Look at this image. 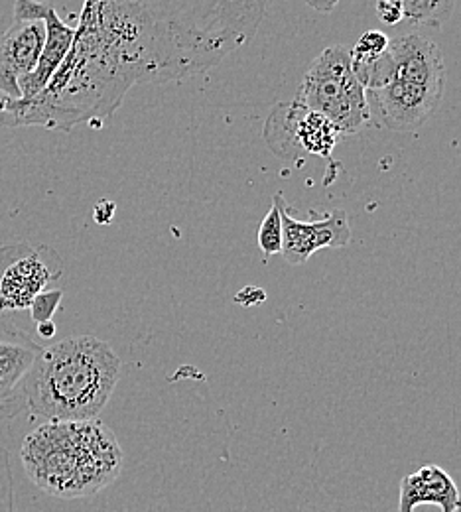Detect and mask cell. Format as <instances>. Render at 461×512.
Wrapping results in <instances>:
<instances>
[{
  "instance_id": "obj_7",
  "label": "cell",
  "mask_w": 461,
  "mask_h": 512,
  "mask_svg": "<svg viewBox=\"0 0 461 512\" xmlns=\"http://www.w3.org/2000/svg\"><path fill=\"white\" fill-rule=\"evenodd\" d=\"M62 272L60 256L46 247L24 241L0 247V314L30 310Z\"/></svg>"
},
{
  "instance_id": "obj_21",
  "label": "cell",
  "mask_w": 461,
  "mask_h": 512,
  "mask_svg": "<svg viewBox=\"0 0 461 512\" xmlns=\"http://www.w3.org/2000/svg\"><path fill=\"white\" fill-rule=\"evenodd\" d=\"M38 335L44 337V339H52L56 335V323L54 321H44V323H38Z\"/></svg>"
},
{
  "instance_id": "obj_16",
  "label": "cell",
  "mask_w": 461,
  "mask_h": 512,
  "mask_svg": "<svg viewBox=\"0 0 461 512\" xmlns=\"http://www.w3.org/2000/svg\"><path fill=\"white\" fill-rule=\"evenodd\" d=\"M64 292L62 290H46L42 292L30 306V316L36 323L54 321V316L62 304Z\"/></svg>"
},
{
  "instance_id": "obj_20",
  "label": "cell",
  "mask_w": 461,
  "mask_h": 512,
  "mask_svg": "<svg viewBox=\"0 0 461 512\" xmlns=\"http://www.w3.org/2000/svg\"><path fill=\"white\" fill-rule=\"evenodd\" d=\"M115 215V203L113 201H101L95 207V219L97 223H109L111 217Z\"/></svg>"
},
{
  "instance_id": "obj_8",
  "label": "cell",
  "mask_w": 461,
  "mask_h": 512,
  "mask_svg": "<svg viewBox=\"0 0 461 512\" xmlns=\"http://www.w3.org/2000/svg\"><path fill=\"white\" fill-rule=\"evenodd\" d=\"M44 42V20L12 16V24L0 34V111L22 99L20 81L38 65Z\"/></svg>"
},
{
  "instance_id": "obj_22",
  "label": "cell",
  "mask_w": 461,
  "mask_h": 512,
  "mask_svg": "<svg viewBox=\"0 0 461 512\" xmlns=\"http://www.w3.org/2000/svg\"><path fill=\"white\" fill-rule=\"evenodd\" d=\"M308 6H312V8H316V10H320V12H330L333 10L335 6H337V2H312V0H308Z\"/></svg>"
},
{
  "instance_id": "obj_10",
  "label": "cell",
  "mask_w": 461,
  "mask_h": 512,
  "mask_svg": "<svg viewBox=\"0 0 461 512\" xmlns=\"http://www.w3.org/2000/svg\"><path fill=\"white\" fill-rule=\"evenodd\" d=\"M42 349L6 314H0V420L26 410L24 381Z\"/></svg>"
},
{
  "instance_id": "obj_9",
  "label": "cell",
  "mask_w": 461,
  "mask_h": 512,
  "mask_svg": "<svg viewBox=\"0 0 461 512\" xmlns=\"http://www.w3.org/2000/svg\"><path fill=\"white\" fill-rule=\"evenodd\" d=\"M282 217V256L288 264H304L322 249H341L351 241V227L345 211L335 209L316 221H298L288 213L282 195H274Z\"/></svg>"
},
{
  "instance_id": "obj_2",
  "label": "cell",
  "mask_w": 461,
  "mask_h": 512,
  "mask_svg": "<svg viewBox=\"0 0 461 512\" xmlns=\"http://www.w3.org/2000/svg\"><path fill=\"white\" fill-rule=\"evenodd\" d=\"M266 2H127L142 83L184 79L219 64L261 26Z\"/></svg>"
},
{
  "instance_id": "obj_23",
  "label": "cell",
  "mask_w": 461,
  "mask_h": 512,
  "mask_svg": "<svg viewBox=\"0 0 461 512\" xmlns=\"http://www.w3.org/2000/svg\"><path fill=\"white\" fill-rule=\"evenodd\" d=\"M456 512H461V501H460V505H458V509H456Z\"/></svg>"
},
{
  "instance_id": "obj_12",
  "label": "cell",
  "mask_w": 461,
  "mask_h": 512,
  "mask_svg": "<svg viewBox=\"0 0 461 512\" xmlns=\"http://www.w3.org/2000/svg\"><path fill=\"white\" fill-rule=\"evenodd\" d=\"M460 501L456 481L440 465H424L400 481L398 512H414L422 505L440 507L442 512H456Z\"/></svg>"
},
{
  "instance_id": "obj_6",
  "label": "cell",
  "mask_w": 461,
  "mask_h": 512,
  "mask_svg": "<svg viewBox=\"0 0 461 512\" xmlns=\"http://www.w3.org/2000/svg\"><path fill=\"white\" fill-rule=\"evenodd\" d=\"M296 103L326 117L333 127L355 134L371 125L367 93L357 81L347 46L326 48L302 77Z\"/></svg>"
},
{
  "instance_id": "obj_18",
  "label": "cell",
  "mask_w": 461,
  "mask_h": 512,
  "mask_svg": "<svg viewBox=\"0 0 461 512\" xmlns=\"http://www.w3.org/2000/svg\"><path fill=\"white\" fill-rule=\"evenodd\" d=\"M377 16L379 20H383L385 24H396L404 18L402 14V0H381L377 2Z\"/></svg>"
},
{
  "instance_id": "obj_17",
  "label": "cell",
  "mask_w": 461,
  "mask_h": 512,
  "mask_svg": "<svg viewBox=\"0 0 461 512\" xmlns=\"http://www.w3.org/2000/svg\"><path fill=\"white\" fill-rule=\"evenodd\" d=\"M389 46H391V40L387 34H383L379 30H369L349 50L359 56H379V54H385L389 50Z\"/></svg>"
},
{
  "instance_id": "obj_19",
  "label": "cell",
  "mask_w": 461,
  "mask_h": 512,
  "mask_svg": "<svg viewBox=\"0 0 461 512\" xmlns=\"http://www.w3.org/2000/svg\"><path fill=\"white\" fill-rule=\"evenodd\" d=\"M235 300L243 306H257V304H263L266 300V292L263 288H257V286H247L235 296Z\"/></svg>"
},
{
  "instance_id": "obj_5",
  "label": "cell",
  "mask_w": 461,
  "mask_h": 512,
  "mask_svg": "<svg viewBox=\"0 0 461 512\" xmlns=\"http://www.w3.org/2000/svg\"><path fill=\"white\" fill-rule=\"evenodd\" d=\"M395 75L387 87L367 93L371 119L396 132L422 127L440 107L446 87V64L436 42L406 34L391 40Z\"/></svg>"
},
{
  "instance_id": "obj_4",
  "label": "cell",
  "mask_w": 461,
  "mask_h": 512,
  "mask_svg": "<svg viewBox=\"0 0 461 512\" xmlns=\"http://www.w3.org/2000/svg\"><path fill=\"white\" fill-rule=\"evenodd\" d=\"M20 459L38 489L73 501L95 497L115 483L125 453L115 434L99 420L44 422L24 438Z\"/></svg>"
},
{
  "instance_id": "obj_14",
  "label": "cell",
  "mask_w": 461,
  "mask_h": 512,
  "mask_svg": "<svg viewBox=\"0 0 461 512\" xmlns=\"http://www.w3.org/2000/svg\"><path fill=\"white\" fill-rule=\"evenodd\" d=\"M456 4L452 0H402V14L412 24L442 28Z\"/></svg>"
},
{
  "instance_id": "obj_13",
  "label": "cell",
  "mask_w": 461,
  "mask_h": 512,
  "mask_svg": "<svg viewBox=\"0 0 461 512\" xmlns=\"http://www.w3.org/2000/svg\"><path fill=\"white\" fill-rule=\"evenodd\" d=\"M46 24V42L40 54L38 65L34 71L20 81V95L22 99L18 103H28L36 99L52 81L60 65L64 64L67 52L75 38V28L67 26L66 22L58 16L56 8L50 4L44 16Z\"/></svg>"
},
{
  "instance_id": "obj_15",
  "label": "cell",
  "mask_w": 461,
  "mask_h": 512,
  "mask_svg": "<svg viewBox=\"0 0 461 512\" xmlns=\"http://www.w3.org/2000/svg\"><path fill=\"white\" fill-rule=\"evenodd\" d=\"M259 247L266 256L282 255V217L280 207L272 203L259 227Z\"/></svg>"
},
{
  "instance_id": "obj_1",
  "label": "cell",
  "mask_w": 461,
  "mask_h": 512,
  "mask_svg": "<svg viewBox=\"0 0 461 512\" xmlns=\"http://www.w3.org/2000/svg\"><path fill=\"white\" fill-rule=\"evenodd\" d=\"M136 83L131 60L101 4L85 2L73 44L50 85L36 99L0 111V125L58 132L83 123L99 125L121 107Z\"/></svg>"
},
{
  "instance_id": "obj_11",
  "label": "cell",
  "mask_w": 461,
  "mask_h": 512,
  "mask_svg": "<svg viewBox=\"0 0 461 512\" xmlns=\"http://www.w3.org/2000/svg\"><path fill=\"white\" fill-rule=\"evenodd\" d=\"M290 134L294 144L304 152L320 158H330L337 146L341 132L330 121L314 111H308L300 103L278 105L266 123V132Z\"/></svg>"
},
{
  "instance_id": "obj_3",
  "label": "cell",
  "mask_w": 461,
  "mask_h": 512,
  "mask_svg": "<svg viewBox=\"0 0 461 512\" xmlns=\"http://www.w3.org/2000/svg\"><path fill=\"white\" fill-rule=\"evenodd\" d=\"M123 363L93 335L44 347L24 381L26 410L44 422L97 420L119 383Z\"/></svg>"
}]
</instances>
